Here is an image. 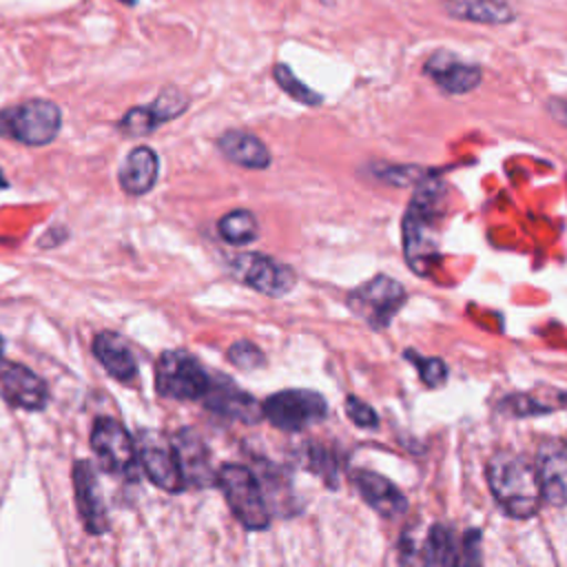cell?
Masks as SVG:
<instances>
[{
    "instance_id": "obj_1",
    "label": "cell",
    "mask_w": 567,
    "mask_h": 567,
    "mask_svg": "<svg viewBox=\"0 0 567 567\" xmlns=\"http://www.w3.org/2000/svg\"><path fill=\"white\" fill-rule=\"evenodd\" d=\"M445 186L425 175L403 215V252L416 275H427L439 259V221L443 215Z\"/></svg>"
},
{
    "instance_id": "obj_2",
    "label": "cell",
    "mask_w": 567,
    "mask_h": 567,
    "mask_svg": "<svg viewBox=\"0 0 567 567\" xmlns=\"http://www.w3.org/2000/svg\"><path fill=\"white\" fill-rule=\"evenodd\" d=\"M487 483L498 505L514 518L538 512L543 492L536 465L516 452H496L487 463Z\"/></svg>"
},
{
    "instance_id": "obj_3",
    "label": "cell",
    "mask_w": 567,
    "mask_h": 567,
    "mask_svg": "<svg viewBox=\"0 0 567 567\" xmlns=\"http://www.w3.org/2000/svg\"><path fill=\"white\" fill-rule=\"evenodd\" d=\"M62 126V111L51 100H27L0 111V137L16 140L27 146L51 144Z\"/></svg>"
},
{
    "instance_id": "obj_4",
    "label": "cell",
    "mask_w": 567,
    "mask_h": 567,
    "mask_svg": "<svg viewBox=\"0 0 567 567\" xmlns=\"http://www.w3.org/2000/svg\"><path fill=\"white\" fill-rule=\"evenodd\" d=\"M217 485L235 514V518L248 529H266L270 523V509L255 474L237 463H226L217 472Z\"/></svg>"
},
{
    "instance_id": "obj_5",
    "label": "cell",
    "mask_w": 567,
    "mask_h": 567,
    "mask_svg": "<svg viewBox=\"0 0 567 567\" xmlns=\"http://www.w3.org/2000/svg\"><path fill=\"white\" fill-rule=\"evenodd\" d=\"M210 377L206 370L182 350H166L155 365V388L162 396L177 401L204 399Z\"/></svg>"
},
{
    "instance_id": "obj_6",
    "label": "cell",
    "mask_w": 567,
    "mask_h": 567,
    "mask_svg": "<svg viewBox=\"0 0 567 567\" xmlns=\"http://www.w3.org/2000/svg\"><path fill=\"white\" fill-rule=\"evenodd\" d=\"M328 412V405L321 394L310 390H281L270 394L264 405L261 414L279 430L297 432L312 423H319Z\"/></svg>"
},
{
    "instance_id": "obj_7",
    "label": "cell",
    "mask_w": 567,
    "mask_h": 567,
    "mask_svg": "<svg viewBox=\"0 0 567 567\" xmlns=\"http://www.w3.org/2000/svg\"><path fill=\"white\" fill-rule=\"evenodd\" d=\"M137 447V463L144 467V474L148 481L164 492L177 494L186 487L173 441H168L164 434L153 430H142L135 439Z\"/></svg>"
},
{
    "instance_id": "obj_8",
    "label": "cell",
    "mask_w": 567,
    "mask_h": 567,
    "mask_svg": "<svg viewBox=\"0 0 567 567\" xmlns=\"http://www.w3.org/2000/svg\"><path fill=\"white\" fill-rule=\"evenodd\" d=\"M405 301V290L399 281L377 275L348 295V306L372 328H385Z\"/></svg>"
},
{
    "instance_id": "obj_9",
    "label": "cell",
    "mask_w": 567,
    "mask_h": 567,
    "mask_svg": "<svg viewBox=\"0 0 567 567\" xmlns=\"http://www.w3.org/2000/svg\"><path fill=\"white\" fill-rule=\"evenodd\" d=\"M91 447L109 472L120 476L135 474V467H137L135 439L126 432V427L120 421L111 416H100L91 430Z\"/></svg>"
},
{
    "instance_id": "obj_10",
    "label": "cell",
    "mask_w": 567,
    "mask_h": 567,
    "mask_svg": "<svg viewBox=\"0 0 567 567\" xmlns=\"http://www.w3.org/2000/svg\"><path fill=\"white\" fill-rule=\"evenodd\" d=\"M230 270L239 281L268 297H281L295 286V272L288 266L257 252L235 255Z\"/></svg>"
},
{
    "instance_id": "obj_11",
    "label": "cell",
    "mask_w": 567,
    "mask_h": 567,
    "mask_svg": "<svg viewBox=\"0 0 567 567\" xmlns=\"http://www.w3.org/2000/svg\"><path fill=\"white\" fill-rule=\"evenodd\" d=\"M188 104L190 97L182 89L164 86L151 104L128 109L120 120V128L128 135H148L164 122L179 117Z\"/></svg>"
},
{
    "instance_id": "obj_12",
    "label": "cell",
    "mask_w": 567,
    "mask_h": 567,
    "mask_svg": "<svg viewBox=\"0 0 567 567\" xmlns=\"http://www.w3.org/2000/svg\"><path fill=\"white\" fill-rule=\"evenodd\" d=\"M0 396L20 410H42L49 401L47 383L27 365L0 361Z\"/></svg>"
},
{
    "instance_id": "obj_13",
    "label": "cell",
    "mask_w": 567,
    "mask_h": 567,
    "mask_svg": "<svg viewBox=\"0 0 567 567\" xmlns=\"http://www.w3.org/2000/svg\"><path fill=\"white\" fill-rule=\"evenodd\" d=\"M423 73L443 93H450V95H465V93L474 91L483 80L481 66L461 60L452 51L432 53L423 64Z\"/></svg>"
},
{
    "instance_id": "obj_14",
    "label": "cell",
    "mask_w": 567,
    "mask_h": 567,
    "mask_svg": "<svg viewBox=\"0 0 567 567\" xmlns=\"http://www.w3.org/2000/svg\"><path fill=\"white\" fill-rule=\"evenodd\" d=\"M73 487L84 529L89 534H104L109 529V512L93 463L78 461L73 465Z\"/></svg>"
},
{
    "instance_id": "obj_15",
    "label": "cell",
    "mask_w": 567,
    "mask_h": 567,
    "mask_svg": "<svg viewBox=\"0 0 567 567\" xmlns=\"http://www.w3.org/2000/svg\"><path fill=\"white\" fill-rule=\"evenodd\" d=\"M534 465L543 498L551 505H567V441L545 439L538 445Z\"/></svg>"
},
{
    "instance_id": "obj_16",
    "label": "cell",
    "mask_w": 567,
    "mask_h": 567,
    "mask_svg": "<svg viewBox=\"0 0 567 567\" xmlns=\"http://www.w3.org/2000/svg\"><path fill=\"white\" fill-rule=\"evenodd\" d=\"M217 148L233 164L252 168V171L268 168L272 162L270 148L257 135L241 131V128H230V131L221 133L217 137Z\"/></svg>"
},
{
    "instance_id": "obj_17",
    "label": "cell",
    "mask_w": 567,
    "mask_h": 567,
    "mask_svg": "<svg viewBox=\"0 0 567 567\" xmlns=\"http://www.w3.org/2000/svg\"><path fill=\"white\" fill-rule=\"evenodd\" d=\"M204 403L208 405V410L217 414L241 419L246 423H255L261 414V408L257 405V401L250 394L235 388L228 379H217V381L210 379L208 390L204 394Z\"/></svg>"
},
{
    "instance_id": "obj_18",
    "label": "cell",
    "mask_w": 567,
    "mask_h": 567,
    "mask_svg": "<svg viewBox=\"0 0 567 567\" xmlns=\"http://www.w3.org/2000/svg\"><path fill=\"white\" fill-rule=\"evenodd\" d=\"M357 487L361 492V496L368 501V505L379 512L385 518H399L405 514L408 509V501L401 494V489L388 481L385 476L370 472V470H361L357 476Z\"/></svg>"
},
{
    "instance_id": "obj_19",
    "label": "cell",
    "mask_w": 567,
    "mask_h": 567,
    "mask_svg": "<svg viewBox=\"0 0 567 567\" xmlns=\"http://www.w3.org/2000/svg\"><path fill=\"white\" fill-rule=\"evenodd\" d=\"M159 175V157L151 146H135L120 166L117 179L124 193L144 195L148 193Z\"/></svg>"
},
{
    "instance_id": "obj_20",
    "label": "cell",
    "mask_w": 567,
    "mask_h": 567,
    "mask_svg": "<svg viewBox=\"0 0 567 567\" xmlns=\"http://www.w3.org/2000/svg\"><path fill=\"white\" fill-rule=\"evenodd\" d=\"M182 474L186 483H195L199 487L213 483V470H210V458H208V450L202 443V439L197 436V432L193 430H182L175 441H173Z\"/></svg>"
},
{
    "instance_id": "obj_21",
    "label": "cell",
    "mask_w": 567,
    "mask_h": 567,
    "mask_svg": "<svg viewBox=\"0 0 567 567\" xmlns=\"http://www.w3.org/2000/svg\"><path fill=\"white\" fill-rule=\"evenodd\" d=\"M93 354L102 363V368L117 381L128 383L137 374L135 357L128 343L117 332H100L93 339Z\"/></svg>"
},
{
    "instance_id": "obj_22",
    "label": "cell",
    "mask_w": 567,
    "mask_h": 567,
    "mask_svg": "<svg viewBox=\"0 0 567 567\" xmlns=\"http://www.w3.org/2000/svg\"><path fill=\"white\" fill-rule=\"evenodd\" d=\"M443 11L454 20L474 24H509L516 20L507 0H443Z\"/></svg>"
},
{
    "instance_id": "obj_23",
    "label": "cell",
    "mask_w": 567,
    "mask_h": 567,
    "mask_svg": "<svg viewBox=\"0 0 567 567\" xmlns=\"http://www.w3.org/2000/svg\"><path fill=\"white\" fill-rule=\"evenodd\" d=\"M458 549L454 534L445 525H434L425 538L423 567H458Z\"/></svg>"
},
{
    "instance_id": "obj_24",
    "label": "cell",
    "mask_w": 567,
    "mask_h": 567,
    "mask_svg": "<svg viewBox=\"0 0 567 567\" xmlns=\"http://www.w3.org/2000/svg\"><path fill=\"white\" fill-rule=\"evenodd\" d=\"M217 230L224 241H228L233 246H244V244H250L259 235V224L250 210L237 208V210L226 213L219 219Z\"/></svg>"
},
{
    "instance_id": "obj_25",
    "label": "cell",
    "mask_w": 567,
    "mask_h": 567,
    "mask_svg": "<svg viewBox=\"0 0 567 567\" xmlns=\"http://www.w3.org/2000/svg\"><path fill=\"white\" fill-rule=\"evenodd\" d=\"M272 78H275V82L284 89V93L290 95L295 102H299V104H303V106H319V104H323V95L317 93L315 89H310L306 82H301V80L292 73V69H290L288 64L277 62V64L272 66Z\"/></svg>"
},
{
    "instance_id": "obj_26",
    "label": "cell",
    "mask_w": 567,
    "mask_h": 567,
    "mask_svg": "<svg viewBox=\"0 0 567 567\" xmlns=\"http://www.w3.org/2000/svg\"><path fill=\"white\" fill-rule=\"evenodd\" d=\"M374 175L392 186L419 184L425 177V171L419 166H377Z\"/></svg>"
},
{
    "instance_id": "obj_27",
    "label": "cell",
    "mask_w": 567,
    "mask_h": 567,
    "mask_svg": "<svg viewBox=\"0 0 567 567\" xmlns=\"http://www.w3.org/2000/svg\"><path fill=\"white\" fill-rule=\"evenodd\" d=\"M228 359L241 370H255L264 365V352L250 341H237L228 350Z\"/></svg>"
},
{
    "instance_id": "obj_28",
    "label": "cell",
    "mask_w": 567,
    "mask_h": 567,
    "mask_svg": "<svg viewBox=\"0 0 567 567\" xmlns=\"http://www.w3.org/2000/svg\"><path fill=\"white\" fill-rule=\"evenodd\" d=\"M346 412H348L350 421L357 423L359 427H377V423H379L377 412L368 403L357 399V396H348L346 399Z\"/></svg>"
},
{
    "instance_id": "obj_29",
    "label": "cell",
    "mask_w": 567,
    "mask_h": 567,
    "mask_svg": "<svg viewBox=\"0 0 567 567\" xmlns=\"http://www.w3.org/2000/svg\"><path fill=\"white\" fill-rule=\"evenodd\" d=\"M414 363L421 372V379L427 383V385H441L447 377V368L443 365L441 359H423V357H414Z\"/></svg>"
},
{
    "instance_id": "obj_30",
    "label": "cell",
    "mask_w": 567,
    "mask_h": 567,
    "mask_svg": "<svg viewBox=\"0 0 567 567\" xmlns=\"http://www.w3.org/2000/svg\"><path fill=\"white\" fill-rule=\"evenodd\" d=\"M463 567H478V532L465 534V554H463Z\"/></svg>"
},
{
    "instance_id": "obj_31",
    "label": "cell",
    "mask_w": 567,
    "mask_h": 567,
    "mask_svg": "<svg viewBox=\"0 0 567 567\" xmlns=\"http://www.w3.org/2000/svg\"><path fill=\"white\" fill-rule=\"evenodd\" d=\"M545 109L554 122L567 126V97H549Z\"/></svg>"
},
{
    "instance_id": "obj_32",
    "label": "cell",
    "mask_w": 567,
    "mask_h": 567,
    "mask_svg": "<svg viewBox=\"0 0 567 567\" xmlns=\"http://www.w3.org/2000/svg\"><path fill=\"white\" fill-rule=\"evenodd\" d=\"M0 188H7V179H4V173L0 171Z\"/></svg>"
},
{
    "instance_id": "obj_33",
    "label": "cell",
    "mask_w": 567,
    "mask_h": 567,
    "mask_svg": "<svg viewBox=\"0 0 567 567\" xmlns=\"http://www.w3.org/2000/svg\"><path fill=\"white\" fill-rule=\"evenodd\" d=\"M117 2H122V4H128V7H133V4H135V0H117Z\"/></svg>"
},
{
    "instance_id": "obj_34",
    "label": "cell",
    "mask_w": 567,
    "mask_h": 567,
    "mask_svg": "<svg viewBox=\"0 0 567 567\" xmlns=\"http://www.w3.org/2000/svg\"><path fill=\"white\" fill-rule=\"evenodd\" d=\"M560 403H565V405H567V392H565V394H560Z\"/></svg>"
},
{
    "instance_id": "obj_35",
    "label": "cell",
    "mask_w": 567,
    "mask_h": 567,
    "mask_svg": "<svg viewBox=\"0 0 567 567\" xmlns=\"http://www.w3.org/2000/svg\"><path fill=\"white\" fill-rule=\"evenodd\" d=\"M0 352H2V339H0Z\"/></svg>"
}]
</instances>
